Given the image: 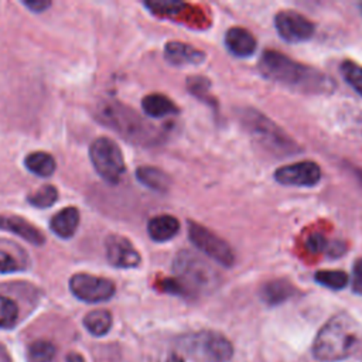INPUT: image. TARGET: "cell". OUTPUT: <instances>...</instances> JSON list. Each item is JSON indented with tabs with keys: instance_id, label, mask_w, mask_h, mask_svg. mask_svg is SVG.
<instances>
[{
	"instance_id": "cell-1",
	"label": "cell",
	"mask_w": 362,
	"mask_h": 362,
	"mask_svg": "<svg viewBox=\"0 0 362 362\" xmlns=\"http://www.w3.org/2000/svg\"><path fill=\"white\" fill-rule=\"evenodd\" d=\"M259 71L269 81L296 92L320 95L332 92L335 88V82L322 71L300 64L274 49L263 51Z\"/></svg>"
},
{
	"instance_id": "cell-33",
	"label": "cell",
	"mask_w": 362,
	"mask_h": 362,
	"mask_svg": "<svg viewBox=\"0 0 362 362\" xmlns=\"http://www.w3.org/2000/svg\"><path fill=\"white\" fill-rule=\"evenodd\" d=\"M23 4L34 13H41V11L47 10L51 6V1H47V0H27V1H23Z\"/></svg>"
},
{
	"instance_id": "cell-4",
	"label": "cell",
	"mask_w": 362,
	"mask_h": 362,
	"mask_svg": "<svg viewBox=\"0 0 362 362\" xmlns=\"http://www.w3.org/2000/svg\"><path fill=\"white\" fill-rule=\"evenodd\" d=\"M239 120L255 143L266 153L274 157H287L301 151L300 146L262 112L252 107L240 109Z\"/></svg>"
},
{
	"instance_id": "cell-16",
	"label": "cell",
	"mask_w": 362,
	"mask_h": 362,
	"mask_svg": "<svg viewBox=\"0 0 362 362\" xmlns=\"http://www.w3.org/2000/svg\"><path fill=\"white\" fill-rule=\"evenodd\" d=\"M294 293H296V287L284 279L270 280L264 283L259 290L260 300L270 307L286 303L288 298L294 296Z\"/></svg>"
},
{
	"instance_id": "cell-12",
	"label": "cell",
	"mask_w": 362,
	"mask_h": 362,
	"mask_svg": "<svg viewBox=\"0 0 362 362\" xmlns=\"http://www.w3.org/2000/svg\"><path fill=\"white\" fill-rule=\"evenodd\" d=\"M105 250L107 262L117 269H133L141 262L140 253L132 242L120 235L107 236L105 240Z\"/></svg>"
},
{
	"instance_id": "cell-31",
	"label": "cell",
	"mask_w": 362,
	"mask_h": 362,
	"mask_svg": "<svg viewBox=\"0 0 362 362\" xmlns=\"http://www.w3.org/2000/svg\"><path fill=\"white\" fill-rule=\"evenodd\" d=\"M305 246L310 252H314V253H321V252H328L329 249V245L327 243L325 238L320 233H314L311 235L307 242H305Z\"/></svg>"
},
{
	"instance_id": "cell-34",
	"label": "cell",
	"mask_w": 362,
	"mask_h": 362,
	"mask_svg": "<svg viewBox=\"0 0 362 362\" xmlns=\"http://www.w3.org/2000/svg\"><path fill=\"white\" fill-rule=\"evenodd\" d=\"M66 362H85V359H83V356H82L81 354H78V352H69V354L66 355Z\"/></svg>"
},
{
	"instance_id": "cell-7",
	"label": "cell",
	"mask_w": 362,
	"mask_h": 362,
	"mask_svg": "<svg viewBox=\"0 0 362 362\" xmlns=\"http://www.w3.org/2000/svg\"><path fill=\"white\" fill-rule=\"evenodd\" d=\"M89 158L96 173L109 184H117L126 171L119 146L107 137H99L92 141Z\"/></svg>"
},
{
	"instance_id": "cell-21",
	"label": "cell",
	"mask_w": 362,
	"mask_h": 362,
	"mask_svg": "<svg viewBox=\"0 0 362 362\" xmlns=\"http://www.w3.org/2000/svg\"><path fill=\"white\" fill-rule=\"evenodd\" d=\"M25 168L38 175V177H49L55 171V160L51 154L45 151H33L24 158Z\"/></svg>"
},
{
	"instance_id": "cell-19",
	"label": "cell",
	"mask_w": 362,
	"mask_h": 362,
	"mask_svg": "<svg viewBox=\"0 0 362 362\" xmlns=\"http://www.w3.org/2000/svg\"><path fill=\"white\" fill-rule=\"evenodd\" d=\"M136 177L140 184L157 192H167L171 187L170 175L157 167H151V165L139 167L136 170Z\"/></svg>"
},
{
	"instance_id": "cell-27",
	"label": "cell",
	"mask_w": 362,
	"mask_h": 362,
	"mask_svg": "<svg viewBox=\"0 0 362 362\" xmlns=\"http://www.w3.org/2000/svg\"><path fill=\"white\" fill-rule=\"evenodd\" d=\"M58 199V189L54 185H42L35 192L27 197L30 205L35 208H49Z\"/></svg>"
},
{
	"instance_id": "cell-14",
	"label": "cell",
	"mask_w": 362,
	"mask_h": 362,
	"mask_svg": "<svg viewBox=\"0 0 362 362\" xmlns=\"http://www.w3.org/2000/svg\"><path fill=\"white\" fill-rule=\"evenodd\" d=\"M225 45L238 58L250 57L256 51V38L242 27H232L225 34Z\"/></svg>"
},
{
	"instance_id": "cell-35",
	"label": "cell",
	"mask_w": 362,
	"mask_h": 362,
	"mask_svg": "<svg viewBox=\"0 0 362 362\" xmlns=\"http://www.w3.org/2000/svg\"><path fill=\"white\" fill-rule=\"evenodd\" d=\"M167 362H184V359H182L180 355H177V354H171V355L168 356Z\"/></svg>"
},
{
	"instance_id": "cell-5",
	"label": "cell",
	"mask_w": 362,
	"mask_h": 362,
	"mask_svg": "<svg viewBox=\"0 0 362 362\" xmlns=\"http://www.w3.org/2000/svg\"><path fill=\"white\" fill-rule=\"evenodd\" d=\"M174 279L181 284L185 297L211 293L219 284L216 270L192 252L181 250L173 263Z\"/></svg>"
},
{
	"instance_id": "cell-32",
	"label": "cell",
	"mask_w": 362,
	"mask_h": 362,
	"mask_svg": "<svg viewBox=\"0 0 362 362\" xmlns=\"http://www.w3.org/2000/svg\"><path fill=\"white\" fill-rule=\"evenodd\" d=\"M352 291L355 294L362 296V257L356 259L352 267V279H351Z\"/></svg>"
},
{
	"instance_id": "cell-18",
	"label": "cell",
	"mask_w": 362,
	"mask_h": 362,
	"mask_svg": "<svg viewBox=\"0 0 362 362\" xmlns=\"http://www.w3.org/2000/svg\"><path fill=\"white\" fill-rule=\"evenodd\" d=\"M180 230V222L171 215H157L147 222V233L154 242L171 240Z\"/></svg>"
},
{
	"instance_id": "cell-23",
	"label": "cell",
	"mask_w": 362,
	"mask_h": 362,
	"mask_svg": "<svg viewBox=\"0 0 362 362\" xmlns=\"http://www.w3.org/2000/svg\"><path fill=\"white\" fill-rule=\"evenodd\" d=\"M144 6L156 16L161 17H168V18H175L180 17L184 11L189 8V6L184 1L178 0H151V1H144Z\"/></svg>"
},
{
	"instance_id": "cell-28",
	"label": "cell",
	"mask_w": 362,
	"mask_h": 362,
	"mask_svg": "<svg viewBox=\"0 0 362 362\" xmlns=\"http://www.w3.org/2000/svg\"><path fill=\"white\" fill-rule=\"evenodd\" d=\"M18 318V307L14 300L0 296V329H10Z\"/></svg>"
},
{
	"instance_id": "cell-11",
	"label": "cell",
	"mask_w": 362,
	"mask_h": 362,
	"mask_svg": "<svg viewBox=\"0 0 362 362\" xmlns=\"http://www.w3.org/2000/svg\"><path fill=\"white\" fill-rule=\"evenodd\" d=\"M274 180L287 187H314L321 180V168L310 160L296 161L279 167L274 171Z\"/></svg>"
},
{
	"instance_id": "cell-26",
	"label": "cell",
	"mask_w": 362,
	"mask_h": 362,
	"mask_svg": "<svg viewBox=\"0 0 362 362\" xmlns=\"http://www.w3.org/2000/svg\"><path fill=\"white\" fill-rule=\"evenodd\" d=\"M341 75L344 78V81L358 93L362 96V65L351 61V59H345L342 61L341 66H339Z\"/></svg>"
},
{
	"instance_id": "cell-8",
	"label": "cell",
	"mask_w": 362,
	"mask_h": 362,
	"mask_svg": "<svg viewBox=\"0 0 362 362\" xmlns=\"http://www.w3.org/2000/svg\"><path fill=\"white\" fill-rule=\"evenodd\" d=\"M188 236L191 243L205 253L208 257L215 260L223 267H232L235 264V253L229 243L206 229L201 223L188 222Z\"/></svg>"
},
{
	"instance_id": "cell-29",
	"label": "cell",
	"mask_w": 362,
	"mask_h": 362,
	"mask_svg": "<svg viewBox=\"0 0 362 362\" xmlns=\"http://www.w3.org/2000/svg\"><path fill=\"white\" fill-rule=\"evenodd\" d=\"M209 86H211L209 81L204 76H189L187 79L188 92L206 103H212L211 100H214L209 95Z\"/></svg>"
},
{
	"instance_id": "cell-9",
	"label": "cell",
	"mask_w": 362,
	"mask_h": 362,
	"mask_svg": "<svg viewBox=\"0 0 362 362\" xmlns=\"http://www.w3.org/2000/svg\"><path fill=\"white\" fill-rule=\"evenodd\" d=\"M69 290L81 301L103 303L115 296L116 287L109 279L76 273L69 279Z\"/></svg>"
},
{
	"instance_id": "cell-3",
	"label": "cell",
	"mask_w": 362,
	"mask_h": 362,
	"mask_svg": "<svg viewBox=\"0 0 362 362\" xmlns=\"http://www.w3.org/2000/svg\"><path fill=\"white\" fill-rule=\"evenodd\" d=\"M95 116L105 126L123 139L139 146H153L163 139V133L133 109L116 100H103L96 106Z\"/></svg>"
},
{
	"instance_id": "cell-36",
	"label": "cell",
	"mask_w": 362,
	"mask_h": 362,
	"mask_svg": "<svg viewBox=\"0 0 362 362\" xmlns=\"http://www.w3.org/2000/svg\"><path fill=\"white\" fill-rule=\"evenodd\" d=\"M359 7H361V13H362V3H361V4H359Z\"/></svg>"
},
{
	"instance_id": "cell-30",
	"label": "cell",
	"mask_w": 362,
	"mask_h": 362,
	"mask_svg": "<svg viewBox=\"0 0 362 362\" xmlns=\"http://www.w3.org/2000/svg\"><path fill=\"white\" fill-rule=\"evenodd\" d=\"M24 266L20 264V260L16 259L6 250H0V274L4 273H14L23 270Z\"/></svg>"
},
{
	"instance_id": "cell-22",
	"label": "cell",
	"mask_w": 362,
	"mask_h": 362,
	"mask_svg": "<svg viewBox=\"0 0 362 362\" xmlns=\"http://www.w3.org/2000/svg\"><path fill=\"white\" fill-rule=\"evenodd\" d=\"M112 314L107 310H93L88 313L83 318V327L86 331L95 337H102L107 334L112 328Z\"/></svg>"
},
{
	"instance_id": "cell-10",
	"label": "cell",
	"mask_w": 362,
	"mask_h": 362,
	"mask_svg": "<svg viewBox=\"0 0 362 362\" xmlns=\"http://www.w3.org/2000/svg\"><path fill=\"white\" fill-rule=\"evenodd\" d=\"M274 27L279 35L291 44L304 42L314 35L315 27L305 16L293 10H281L274 17Z\"/></svg>"
},
{
	"instance_id": "cell-25",
	"label": "cell",
	"mask_w": 362,
	"mask_h": 362,
	"mask_svg": "<svg viewBox=\"0 0 362 362\" xmlns=\"http://www.w3.org/2000/svg\"><path fill=\"white\" fill-rule=\"evenodd\" d=\"M57 354V348L52 342L45 339H37L30 344L27 356L30 362H52Z\"/></svg>"
},
{
	"instance_id": "cell-13",
	"label": "cell",
	"mask_w": 362,
	"mask_h": 362,
	"mask_svg": "<svg viewBox=\"0 0 362 362\" xmlns=\"http://www.w3.org/2000/svg\"><path fill=\"white\" fill-rule=\"evenodd\" d=\"M164 58L171 65L184 66V65L201 64L205 59V54L201 49L192 47L191 44L171 41V42H167L164 47Z\"/></svg>"
},
{
	"instance_id": "cell-17",
	"label": "cell",
	"mask_w": 362,
	"mask_h": 362,
	"mask_svg": "<svg viewBox=\"0 0 362 362\" xmlns=\"http://www.w3.org/2000/svg\"><path fill=\"white\" fill-rule=\"evenodd\" d=\"M79 225V211L75 206H66L57 212L51 221L49 228L51 230L62 239H69L74 236Z\"/></svg>"
},
{
	"instance_id": "cell-20",
	"label": "cell",
	"mask_w": 362,
	"mask_h": 362,
	"mask_svg": "<svg viewBox=\"0 0 362 362\" xmlns=\"http://www.w3.org/2000/svg\"><path fill=\"white\" fill-rule=\"evenodd\" d=\"M141 107L146 115L151 117H164L168 115H177L180 112L178 106L165 95L161 93H150L143 98Z\"/></svg>"
},
{
	"instance_id": "cell-24",
	"label": "cell",
	"mask_w": 362,
	"mask_h": 362,
	"mask_svg": "<svg viewBox=\"0 0 362 362\" xmlns=\"http://www.w3.org/2000/svg\"><path fill=\"white\" fill-rule=\"evenodd\" d=\"M314 280L329 290H342L348 286L349 277L342 270H318L314 274Z\"/></svg>"
},
{
	"instance_id": "cell-6",
	"label": "cell",
	"mask_w": 362,
	"mask_h": 362,
	"mask_svg": "<svg viewBox=\"0 0 362 362\" xmlns=\"http://www.w3.org/2000/svg\"><path fill=\"white\" fill-rule=\"evenodd\" d=\"M178 348L197 362H229L233 355L232 342L215 331H198L178 339Z\"/></svg>"
},
{
	"instance_id": "cell-2",
	"label": "cell",
	"mask_w": 362,
	"mask_h": 362,
	"mask_svg": "<svg viewBox=\"0 0 362 362\" xmlns=\"http://www.w3.org/2000/svg\"><path fill=\"white\" fill-rule=\"evenodd\" d=\"M362 345V325L348 313L332 315L317 332L313 355L321 362H339Z\"/></svg>"
},
{
	"instance_id": "cell-15",
	"label": "cell",
	"mask_w": 362,
	"mask_h": 362,
	"mask_svg": "<svg viewBox=\"0 0 362 362\" xmlns=\"http://www.w3.org/2000/svg\"><path fill=\"white\" fill-rule=\"evenodd\" d=\"M0 229L11 232L35 246H40L45 242L42 232L38 230L33 223H30L28 221L20 216H14V215L0 216Z\"/></svg>"
}]
</instances>
